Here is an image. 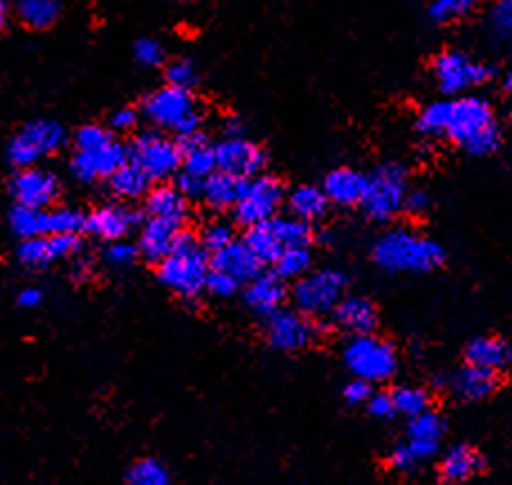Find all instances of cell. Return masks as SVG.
<instances>
[{
  "mask_svg": "<svg viewBox=\"0 0 512 485\" xmlns=\"http://www.w3.org/2000/svg\"><path fill=\"white\" fill-rule=\"evenodd\" d=\"M416 128L425 137H450L472 155L497 151L501 131L492 106L481 97H459L450 102H434L420 113Z\"/></svg>",
  "mask_w": 512,
  "mask_h": 485,
  "instance_id": "cell-1",
  "label": "cell"
},
{
  "mask_svg": "<svg viewBox=\"0 0 512 485\" xmlns=\"http://www.w3.org/2000/svg\"><path fill=\"white\" fill-rule=\"evenodd\" d=\"M209 259L205 247L187 230H180L173 250L158 263V277L182 299H196L207 288Z\"/></svg>",
  "mask_w": 512,
  "mask_h": 485,
  "instance_id": "cell-2",
  "label": "cell"
},
{
  "mask_svg": "<svg viewBox=\"0 0 512 485\" xmlns=\"http://www.w3.org/2000/svg\"><path fill=\"white\" fill-rule=\"evenodd\" d=\"M373 259L393 272H429L443 263L445 252L427 236L398 227L380 236L373 247Z\"/></svg>",
  "mask_w": 512,
  "mask_h": 485,
  "instance_id": "cell-3",
  "label": "cell"
},
{
  "mask_svg": "<svg viewBox=\"0 0 512 485\" xmlns=\"http://www.w3.org/2000/svg\"><path fill=\"white\" fill-rule=\"evenodd\" d=\"M142 113L153 126L176 133L178 137L198 133L203 122L196 97L185 88L169 84L144 99Z\"/></svg>",
  "mask_w": 512,
  "mask_h": 485,
  "instance_id": "cell-4",
  "label": "cell"
},
{
  "mask_svg": "<svg viewBox=\"0 0 512 485\" xmlns=\"http://www.w3.org/2000/svg\"><path fill=\"white\" fill-rule=\"evenodd\" d=\"M344 362L355 373V378L367 382L387 380L398 369L396 349L387 340L371 333L355 335L344 346Z\"/></svg>",
  "mask_w": 512,
  "mask_h": 485,
  "instance_id": "cell-5",
  "label": "cell"
},
{
  "mask_svg": "<svg viewBox=\"0 0 512 485\" xmlns=\"http://www.w3.org/2000/svg\"><path fill=\"white\" fill-rule=\"evenodd\" d=\"M407 173L398 164H382L367 178L362 207L373 221H389L405 207Z\"/></svg>",
  "mask_w": 512,
  "mask_h": 485,
  "instance_id": "cell-6",
  "label": "cell"
},
{
  "mask_svg": "<svg viewBox=\"0 0 512 485\" xmlns=\"http://www.w3.org/2000/svg\"><path fill=\"white\" fill-rule=\"evenodd\" d=\"M9 227L21 239L52 234H77L86 230V216L77 209H34L16 205L9 214Z\"/></svg>",
  "mask_w": 512,
  "mask_h": 485,
  "instance_id": "cell-7",
  "label": "cell"
},
{
  "mask_svg": "<svg viewBox=\"0 0 512 485\" xmlns=\"http://www.w3.org/2000/svg\"><path fill=\"white\" fill-rule=\"evenodd\" d=\"M128 162L140 167L151 182L171 178L182 167L180 144L158 131L140 133L128 146Z\"/></svg>",
  "mask_w": 512,
  "mask_h": 485,
  "instance_id": "cell-8",
  "label": "cell"
},
{
  "mask_svg": "<svg viewBox=\"0 0 512 485\" xmlns=\"http://www.w3.org/2000/svg\"><path fill=\"white\" fill-rule=\"evenodd\" d=\"M66 142V131L54 120H34L25 124L9 142V162L18 169L34 167L36 162L57 153Z\"/></svg>",
  "mask_w": 512,
  "mask_h": 485,
  "instance_id": "cell-9",
  "label": "cell"
},
{
  "mask_svg": "<svg viewBox=\"0 0 512 485\" xmlns=\"http://www.w3.org/2000/svg\"><path fill=\"white\" fill-rule=\"evenodd\" d=\"M441 436L443 423L441 418L432 414V411L414 416L409 420L407 441L400 443L396 450L391 452V468L398 472L416 470L420 463H425L429 456L436 454Z\"/></svg>",
  "mask_w": 512,
  "mask_h": 485,
  "instance_id": "cell-10",
  "label": "cell"
},
{
  "mask_svg": "<svg viewBox=\"0 0 512 485\" xmlns=\"http://www.w3.org/2000/svg\"><path fill=\"white\" fill-rule=\"evenodd\" d=\"M432 75L441 93L461 95L465 90L486 84L492 77V68L481 61H474L465 52L447 50L434 59Z\"/></svg>",
  "mask_w": 512,
  "mask_h": 485,
  "instance_id": "cell-11",
  "label": "cell"
},
{
  "mask_svg": "<svg viewBox=\"0 0 512 485\" xmlns=\"http://www.w3.org/2000/svg\"><path fill=\"white\" fill-rule=\"evenodd\" d=\"M346 277L337 270H317L297 281L295 304L299 313L308 317H322L333 313L344 299Z\"/></svg>",
  "mask_w": 512,
  "mask_h": 485,
  "instance_id": "cell-12",
  "label": "cell"
},
{
  "mask_svg": "<svg viewBox=\"0 0 512 485\" xmlns=\"http://www.w3.org/2000/svg\"><path fill=\"white\" fill-rule=\"evenodd\" d=\"M283 203V185L272 176H256L248 180L239 203L234 207L236 223L254 227L272 221Z\"/></svg>",
  "mask_w": 512,
  "mask_h": 485,
  "instance_id": "cell-13",
  "label": "cell"
},
{
  "mask_svg": "<svg viewBox=\"0 0 512 485\" xmlns=\"http://www.w3.org/2000/svg\"><path fill=\"white\" fill-rule=\"evenodd\" d=\"M126 162H128V149L122 142H117L115 137H111V140L99 146L75 151L70 169L75 173L77 180L95 182V180L111 178L113 173L117 169H122Z\"/></svg>",
  "mask_w": 512,
  "mask_h": 485,
  "instance_id": "cell-14",
  "label": "cell"
},
{
  "mask_svg": "<svg viewBox=\"0 0 512 485\" xmlns=\"http://www.w3.org/2000/svg\"><path fill=\"white\" fill-rule=\"evenodd\" d=\"M265 337L270 346L279 351H301L317 337V326L310 322L308 315L295 313V310H277L268 315L265 322Z\"/></svg>",
  "mask_w": 512,
  "mask_h": 485,
  "instance_id": "cell-15",
  "label": "cell"
},
{
  "mask_svg": "<svg viewBox=\"0 0 512 485\" xmlns=\"http://www.w3.org/2000/svg\"><path fill=\"white\" fill-rule=\"evenodd\" d=\"M9 194L16 200V205L48 209L59 196V180L50 171L25 167L18 169L9 180Z\"/></svg>",
  "mask_w": 512,
  "mask_h": 485,
  "instance_id": "cell-16",
  "label": "cell"
},
{
  "mask_svg": "<svg viewBox=\"0 0 512 485\" xmlns=\"http://www.w3.org/2000/svg\"><path fill=\"white\" fill-rule=\"evenodd\" d=\"M216 167L218 171L230 173V176L250 180L256 178L265 167V153L261 146L245 140L243 135L227 137L216 146Z\"/></svg>",
  "mask_w": 512,
  "mask_h": 485,
  "instance_id": "cell-17",
  "label": "cell"
},
{
  "mask_svg": "<svg viewBox=\"0 0 512 485\" xmlns=\"http://www.w3.org/2000/svg\"><path fill=\"white\" fill-rule=\"evenodd\" d=\"M77 234H52V236H34V239H23L18 245V261L30 265V268H43L59 259L79 252Z\"/></svg>",
  "mask_w": 512,
  "mask_h": 485,
  "instance_id": "cell-18",
  "label": "cell"
},
{
  "mask_svg": "<svg viewBox=\"0 0 512 485\" xmlns=\"http://www.w3.org/2000/svg\"><path fill=\"white\" fill-rule=\"evenodd\" d=\"M140 221L133 209L126 205H104L86 216V230L102 241H122Z\"/></svg>",
  "mask_w": 512,
  "mask_h": 485,
  "instance_id": "cell-19",
  "label": "cell"
},
{
  "mask_svg": "<svg viewBox=\"0 0 512 485\" xmlns=\"http://www.w3.org/2000/svg\"><path fill=\"white\" fill-rule=\"evenodd\" d=\"M180 230V223L164 221V218H149L140 234V254L151 263H160L162 259H167Z\"/></svg>",
  "mask_w": 512,
  "mask_h": 485,
  "instance_id": "cell-20",
  "label": "cell"
},
{
  "mask_svg": "<svg viewBox=\"0 0 512 485\" xmlns=\"http://www.w3.org/2000/svg\"><path fill=\"white\" fill-rule=\"evenodd\" d=\"M212 268L230 274V277H234L239 283L241 281L250 283L254 277H259L261 274V261L256 259L248 245L232 241L230 245H225L223 250L214 252Z\"/></svg>",
  "mask_w": 512,
  "mask_h": 485,
  "instance_id": "cell-21",
  "label": "cell"
},
{
  "mask_svg": "<svg viewBox=\"0 0 512 485\" xmlns=\"http://www.w3.org/2000/svg\"><path fill=\"white\" fill-rule=\"evenodd\" d=\"M182 151V171L189 176L207 180L212 173L218 171L216 167V151L207 144L203 133H191L178 140Z\"/></svg>",
  "mask_w": 512,
  "mask_h": 485,
  "instance_id": "cell-22",
  "label": "cell"
},
{
  "mask_svg": "<svg viewBox=\"0 0 512 485\" xmlns=\"http://www.w3.org/2000/svg\"><path fill=\"white\" fill-rule=\"evenodd\" d=\"M286 301V286L283 279L277 274H259L250 281L248 290H245V304H248L254 313L259 315H272L283 306Z\"/></svg>",
  "mask_w": 512,
  "mask_h": 485,
  "instance_id": "cell-23",
  "label": "cell"
},
{
  "mask_svg": "<svg viewBox=\"0 0 512 485\" xmlns=\"http://www.w3.org/2000/svg\"><path fill=\"white\" fill-rule=\"evenodd\" d=\"M364 191H367V178L353 169H335L324 180L326 198L340 207L360 205Z\"/></svg>",
  "mask_w": 512,
  "mask_h": 485,
  "instance_id": "cell-24",
  "label": "cell"
},
{
  "mask_svg": "<svg viewBox=\"0 0 512 485\" xmlns=\"http://www.w3.org/2000/svg\"><path fill=\"white\" fill-rule=\"evenodd\" d=\"M187 200L189 198L182 194L178 187L160 185L146 194L144 207H146V214H149V218H164V221H173V223L182 225L189 214Z\"/></svg>",
  "mask_w": 512,
  "mask_h": 485,
  "instance_id": "cell-25",
  "label": "cell"
},
{
  "mask_svg": "<svg viewBox=\"0 0 512 485\" xmlns=\"http://www.w3.org/2000/svg\"><path fill=\"white\" fill-rule=\"evenodd\" d=\"M333 313H335L337 326L353 335H367L378 324L376 308H373L369 299H362V297L342 299Z\"/></svg>",
  "mask_w": 512,
  "mask_h": 485,
  "instance_id": "cell-26",
  "label": "cell"
},
{
  "mask_svg": "<svg viewBox=\"0 0 512 485\" xmlns=\"http://www.w3.org/2000/svg\"><path fill=\"white\" fill-rule=\"evenodd\" d=\"M499 387L497 371L481 369V366L468 364L452 378V389L461 400H483L492 396Z\"/></svg>",
  "mask_w": 512,
  "mask_h": 485,
  "instance_id": "cell-27",
  "label": "cell"
},
{
  "mask_svg": "<svg viewBox=\"0 0 512 485\" xmlns=\"http://www.w3.org/2000/svg\"><path fill=\"white\" fill-rule=\"evenodd\" d=\"M245 185H248V180L230 176V173H223V171H216L205 182L203 200L212 209L223 212V209L236 207V203H239L243 196Z\"/></svg>",
  "mask_w": 512,
  "mask_h": 485,
  "instance_id": "cell-28",
  "label": "cell"
},
{
  "mask_svg": "<svg viewBox=\"0 0 512 485\" xmlns=\"http://www.w3.org/2000/svg\"><path fill=\"white\" fill-rule=\"evenodd\" d=\"M483 459L477 450L468 445H456L443 456L441 461V477L447 483H463L472 479L474 474L481 472Z\"/></svg>",
  "mask_w": 512,
  "mask_h": 485,
  "instance_id": "cell-29",
  "label": "cell"
},
{
  "mask_svg": "<svg viewBox=\"0 0 512 485\" xmlns=\"http://www.w3.org/2000/svg\"><path fill=\"white\" fill-rule=\"evenodd\" d=\"M14 14L30 30H48L61 16V0H12Z\"/></svg>",
  "mask_w": 512,
  "mask_h": 485,
  "instance_id": "cell-30",
  "label": "cell"
},
{
  "mask_svg": "<svg viewBox=\"0 0 512 485\" xmlns=\"http://www.w3.org/2000/svg\"><path fill=\"white\" fill-rule=\"evenodd\" d=\"M465 360L481 369L501 371L510 362V349L499 337H479L465 349Z\"/></svg>",
  "mask_w": 512,
  "mask_h": 485,
  "instance_id": "cell-31",
  "label": "cell"
},
{
  "mask_svg": "<svg viewBox=\"0 0 512 485\" xmlns=\"http://www.w3.org/2000/svg\"><path fill=\"white\" fill-rule=\"evenodd\" d=\"M328 203H331V200L326 198L324 189H317V187H310V185L297 187L288 198L292 216H297L306 223L322 218L326 214Z\"/></svg>",
  "mask_w": 512,
  "mask_h": 485,
  "instance_id": "cell-32",
  "label": "cell"
},
{
  "mask_svg": "<svg viewBox=\"0 0 512 485\" xmlns=\"http://www.w3.org/2000/svg\"><path fill=\"white\" fill-rule=\"evenodd\" d=\"M108 180H111V189L117 198L135 200L149 194L151 180L140 167H135L133 162H126L124 167L117 169Z\"/></svg>",
  "mask_w": 512,
  "mask_h": 485,
  "instance_id": "cell-33",
  "label": "cell"
},
{
  "mask_svg": "<svg viewBox=\"0 0 512 485\" xmlns=\"http://www.w3.org/2000/svg\"><path fill=\"white\" fill-rule=\"evenodd\" d=\"M243 243L250 247L256 259H259L261 263H274L283 252V245L277 239V234H274V227L270 221L248 227Z\"/></svg>",
  "mask_w": 512,
  "mask_h": 485,
  "instance_id": "cell-34",
  "label": "cell"
},
{
  "mask_svg": "<svg viewBox=\"0 0 512 485\" xmlns=\"http://www.w3.org/2000/svg\"><path fill=\"white\" fill-rule=\"evenodd\" d=\"M486 30L495 43L512 45V0H495L488 9Z\"/></svg>",
  "mask_w": 512,
  "mask_h": 485,
  "instance_id": "cell-35",
  "label": "cell"
},
{
  "mask_svg": "<svg viewBox=\"0 0 512 485\" xmlns=\"http://www.w3.org/2000/svg\"><path fill=\"white\" fill-rule=\"evenodd\" d=\"M270 223L274 227V234H277V239L283 245V250H288V247H306L310 243V227L306 221H301V218L274 216Z\"/></svg>",
  "mask_w": 512,
  "mask_h": 485,
  "instance_id": "cell-36",
  "label": "cell"
},
{
  "mask_svg": "<svg viewBox=\"0 0 512 485\" xmlns=\"http://www.w3.org/2000/svg\"><path fill=\"white\" fill-rule=\"evenodd\" d=\"M310 268V252L308 247H288L283 250L277 261H274V274L283 281L301 279Z\"/></svg>",
  "mask_w": 512,
  "mask_h": 485,
  "instance_id": "cell-37",
  "label": "cell"
},
{
  "mask_svg": "<svg viewBox=\"0 0 512 485\" xmlns=\"http://www.w3.org/2000/svg\"><path fill=\"white\" fill-rule=\"evenodd\" d=\"M128 485H171L169 470L158 459H140L126 474Z\"/></svg>",
  "mask_w": 512,
  "mask_h": 485,
  "instance_id": "cell-38",
  "label": "cell"
},
{
  "mask_svg": "<svg viewBox=\"0 0 512 485\" xmlns=\"http://www.w3.org/2000/svg\"><path fill=\"white\" fill-rule=\"evenodd\" d=\"M391 396H393V405H396V414H405L409 418H414L429 411V398L423 389L400 387L393 391Z\"/></svg>",
  "mask_w": 512,
  "mask_h": 485,
  "instance_id": "cell-39",
  "label": "cell"
},
{
  "mask_svg": "<svg viewBox=\"0 0 512 485\" xmlns=\"http://www.w3.org/2000/svg\"><path fill=\"white\" fill-rule=\"evenodd\" d=\"M479 3L481 0H432V5H429V16H432L436 23L447 25L468 16Z\"/></svg>",
  "mask_w": 512,
  "mask_h": 485,
  "instance_id": "cell-40",
  "label": "cell"
},
{
  "mask_svg": "<svg viewBox=\"0 0 512 485\" xmlns=\"http://www.w3.org/2000/svg\"><path fill=\"white\" fill-rule=\"evenodd\" d=\"M164 75H167L169 86L185 88V90L194 88L196 81H198V70L189 59H173L171 63H167V70H164Z\"/></svg>",
  "mask_w": 512,
  "mask_h": 485,
  "instance_id": "cell-41",
  "label": "cell"
},
{
  "mask_svg": "<svg viewBox=\"0 0 512 485\" xmlns=\"http://www.w3.org/2000/svg\"><path fill=\"white\" fill-rule=\"evenodd\" d=\"M232 241H234V227L227 221L207 223L203 230V236H200V245H203L205 250H212V252L223 250V247L230 245Z\"/></svg>",
  "mask_w": 512,
  "mask_h": 485,
  "instance_id": "cell-42",
  "label": "cell"
},
{
  "mask_svg": "<svg viewBox=\"0 0 512 485\" xmlns=\"http://www.w3.org/2000/svg\"><path fill=\"white\" fill-rule=\"evenodd\" d=\"M135 61L144 68H158L167 59L162 43L158 39H140L135 43Z\"/></svg>",
  "mask_w": 512,
  "mask_h": 485,
  "instance_id": "cell-43",
  "label": "cell"
},
{
  "mask_svg": "<svg viewBox=\"0 0 512 485\" xmlns=\"http://www.w3.org/2000/svg\"><path fill=\"white\" fill-rule=\"evenodd\" d=\"M137 254H140V247L126 241H113L106 250V261L115 265V268H126V265H131L137 259Z\"/></svg>",
  "mask_w": 512,
  "mask_h": 485,
  "instance_id": "cell-44",
  "label": "cell"
},
{
  "mask_svg": "<svg viewBox=\"0 0 512 485\" xmlns=\"http://www.w3.org/2000/svg\"><path fill=\"white\" fill-rule=\"evenodd\" d=\"M236 288H239V281H236L234 277H230V274H225L221 270H212L209 272L207 277V290L212 292L214 297H232Z\"/></svg>",
  "mask_w": 512,
  "mask_h": 485,
  "instance_id": "cell-45",
  "label": "cell"
},
{
  "mask_svg": "<svg viewBox=\"0 0 512 485\" xmlns=\"http://www.w3.org/2000/svg\"><path fill=\"white\" fill-rule=\"evenodd\" d=\"M137 122H140V113L135 111V108H120V111H115L111 117V128L117 133H131L135 131Z\"/></svg>",
  "mask_w": 512,
  "mask_h": 485,
  "instance_id": "cell-46",
  "label": "cell"
},
{
  "mask_svg": "<svg viewBox=\"0 0 512 485\" xmlns=\"http://www.w3.org/2000/svg\"><path fill=\"white\" fill-rule=\"evenodd\" d=\"M371 396H373L371 382L362 380V378H355L353 382L346 384V389H344V398H346V402H351V405H362V402H369Z\"/></svg>",
  "mask_w": 512,
  "mask_h": 485,
  "instance_id": "cell-47",
  "label": "cell"
},
{
  "mask_svg": "<svg viewBox=\"0 0 512 485\" xmlns=\"http://www.w3.org/2000/svg\"><path fill=\"white\" fill-rule=\"evenodd\" d=\"M369 411L378 418H389L396 414V405H393L391 393H387V391L373 393V396L369 398Z\"/></svg>",
  "mask_w": 512,
  "mask_h": 485,
  "instance_id": "cell-48",
  "label": "cell"
},
{
  "mask_svg": "<svg viewBox=\"0 0 512 485\" xmlns=\"http://www.w3.org/2000/svg\"><path fill=\"white\" fill-rule=\"evenodd\" d=\"M205 182L207 180H200V178H194L189 176V173L182 171L178 176V182L176 187L185 194L187 198H203V189H205Z\"/></svg>",
  "mask_w": 512,
  "mask_h": 485,
  "instance_id": "cell-49",
  "label": "cell"
},
{
  "mask_svg": "<svg viewBox=\"0 0 512 485\" xmlns=\"http://www.w3.org/2000/svg\"><path fill=\"white\" fill-rule=\"evenodd\" d=\"M405 209L411 216H423L429 209V196L425 191H411L405 198Z\"/></svg>",
  "mask_w": 512,
  "mask_h": 485,
  "instance_id": "cell-50",
  "label": "cell"
},
{
  "mask_svg": "<svg viewBox=\"0 0 512 485\" xmlns=\"http://www.w3.org/2000/svg\"><path fill=\"white\" fill-rule=\"evenodd\" d=\"M43 301V292L39 288H25L21 295H18V304L23 308H36Z\"/></svg>",
  "mask_w": 512,
  "mask_h": 485,
  "instance_id": "cell-51",
  "label": "cell"
},
{
  "mask_svg": "<svg viewBox=\"0 0 512 485\" xmlns=\"http://www.w3.org/2000/svg\"><path fill=\"white\" fill-rule=\"evenodd\" d=\"M14 7H12V0H0V32L5 30L7 23H9V16H12Z\"/></svg>",
  "mask_w": 512,
  "mask_h": 485,
  "instance_id": "cell-52",
  "label": "cell"
},
{
  "mask_svg": "<svg viewBox=\"0 0 512 485\" xmlns=\"http://www.w3.org/2000/svg\"><path fill=\"white\" fill-rule=\"evenodd\" d=\"M501 86H504V90L508 95H512V68L506 72L504 79H501Z\"/></svg>",
  "mask_w": 512,
  "mask_h": 485,
  "instance_id": "cell-53",
  "label": "cell"
}]
</instances>
